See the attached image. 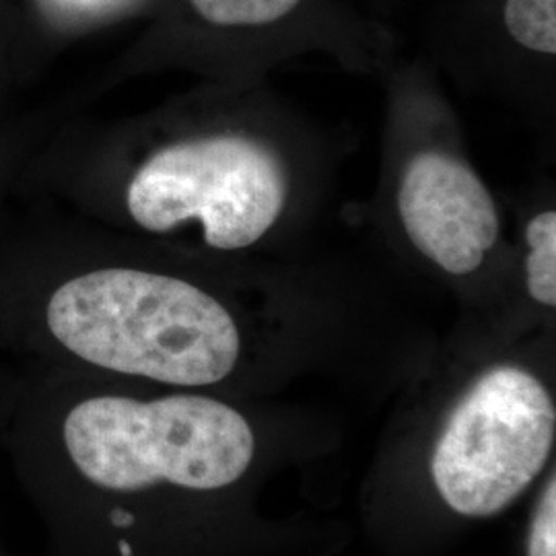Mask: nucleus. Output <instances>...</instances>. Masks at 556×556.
I'll return each mask as SVG.
<instances>
[{
	"instance_id": "1",
	"label": "nucleus",
	"mask_w": 556,
	"mask_h": 556,
	"mask_svg": "<svg viewBox=\"0 0 556 556\" xmlns=\"http://www.w3.org/2000/svg\"><path fill=\"white\" fill-rule=\"evenodd\" d=\"M4 452L40 523L43 538L132 501L165 493H211L250 468L256 439L229 404L202 394L142 397L89 394L60 410L31 406L0 418Z\"/></svg>"
},
{
	"instance_id": "2",
	"label": "nucleus",
	"mask_w": 556,
	"mask_h": 556,
	"mask_svg": "<svg viewBox=\"0 0 556 556\" xmlns=\"http://www.w3.org/2000/svg\"><path fill=\"white\" fill-rule=\"evenodd\" d=\"M43 321L83 363L174 388L227 378L241 351L238 324L197 285L135 268H101L62 282Z\"/></svg>"
},
{
	"instance_id": "3",
	"label": "nucleus",
	"mask_w": 556,
	"mask_h": 556,
	"mask_svg": "<svg viewBox=\"0 0 556 556\" xmlns=\"http://www.w3.org/2000/svg\"><path fill=\"white\" fill-rule=\"evenodd\" d=\"M555 435L546 386L521 367H495L457 402L439 435L435 489L459 516H497L544 470Z\"/></svg>"
},
{
	"instance_id": "4",
	"label": "nucleus",
	"mask_w": 556,
	"mask_h": 556,
	"mask_svg": "<svg viewBox=\"0 0 556 556\" xmlns=\"http://www.w3.org/2000/svg\"><path fill=\"white\" fill-rule=\"evenodd\" d=\"M287 174L277 155L245 137H211L169 144L142 163L126 204L142 229L165 233L200 220L217 250L256 243L277 223Z\"/></svg>"
},
{
	"instance_id": "5",
	"label": "nucleus",
	"mask_w": 556,
	"mask_h": 556,
	"mask_svg": "<svg viewBox=\"0 0 556 556\" xmlns=\"http://www.w3.org/2000/svg\"><path fill=\"white\" fill-rule=\"evenodd\" d=\"M397 211L418 252L450 275L475 273L497 243L495 200L468 165L438 151L408 163Z\"/></svg>"
},
{
	"instance_id": "6",
	"label": "nucleus",
	"mask_w": 556,
	"mask_h": 556,
	"mask_svg": "<svg viewBox=\"0 0 556 556\" xmlns=\"http://www.w3.org/2000/svg\"><path fill=\"white\" fill-rule=\"evenodd\" d=\"M305 0H188L202 23L219 29H262L289 20Z\"/></svg>"
},
{
	"instance_id": "7",
	"label": "nucleus",
	"mask_w": 556,
	"mask_h": 556,
	"mask_svg": "<svg viewBox=\"0 0 556 556\" xmlns=\"http://www.w3.org/2000/svg\"><path fill=\"white\" fill-rule=\"evenodd\" d=\"M528 260L526 277L528 293L538 303L555 307L556 305V213L544 211L528 223L526 229Z\"/></svg>"
},
{
	"instance_id": "8",
	"label": "nucleus",
	"mask_w": 556,
	"mask_h": 556,
	"mask_svg": "<svg viewBox=\"0 0 556 556\" xmlns=\"http://www.w3.org/2000/svg\"><path fill=\"white\" fill-rule=\"evenodd\" d=\"M503 25L521 48L555 56L556 0H505Z\"/></svg>"
},
{
	"instance_id": "9",
	"label": "nucleus",
	"mask_w": 556,
	"mask_h": 556,
	"mask_svg": "<svg viewBox=\"0 0 556 556\" xmlns=\"http://www.w3.org/2000/svg\"><path fill=\"white\" fill-rule=\"evenodd\" d=\"M528 556H556V478L551 477L538 501L528 538Z\"/></svg>"
},
{
	"instance_id": "10",
	"label": "nucleus",
	"mask_w": 556,
	"mask_h": 556,
	"mask_svg": "<svg viewBox=\"0 0 556 556\" xmlns=\"http://www.w3.org/2000/svg\"><path fill=\"white\" fill-rule=\"evenodd\" d=\"M60 11L68 13H100L110 7H116L119 0H50Z\"/></svg>"
}]
</instances>
